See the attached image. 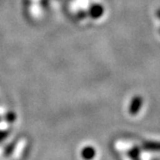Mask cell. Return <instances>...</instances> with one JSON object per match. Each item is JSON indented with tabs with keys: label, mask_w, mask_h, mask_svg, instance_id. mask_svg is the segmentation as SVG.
<instances>
[{
	"label": "cell",
	"mask_w": 160,
	"mask_h": 160,
	"mask_svg": "<svg viewBox=\"0 0 160 160\" xmlns=\"http://www.w3.org/2000/svg\"><path fill=\"white\" fill-rule=\"evenodd\" d=\"M129 156L132 160H140L139 159V150L138 148H133V150L129 152Z\"/></svg>",
	"instance_id": "cell-4"
},
{
	"label": "cell",
	"mask_w": 160,
	"mask_h": 160,
	"mask_svg": "<svg viewBox=\"0 0 160 160\" xmlns=\"http://www.w3.org/2000/svg\"><path fill=\"white\" fill-rule=\"evenodd\" d=\"M96 150L93 147H86L81 151V156L85 160H92L96 156Z\"/></svg>",
	"instance_id": "cell-2"
},
{
	"label": "cell",
	"mask_w": 160,
	"mask_h": 160,
	"mask_svg": "<svg viewBox=\"0 0 160 160\" xmlns=\"http://www.w3.org/2000/svg\"><path fill=\"white\" fill-rule=\"evenodd\" d=\"M142 104H143V98L139 96L134 97L129 104V113L131 115H136L141 110Z\"/></svg>",
	"instance_id": "cell-1"
},
{
	"label": "cell",
	"mask_w": 160,
	"mask_h": 160,
	"mask_svg": "<svg viewBox=\"0 0 160 160\" xmlns=\"http://www.w3.org/2000/svg\"><path fill=\"white\" fill-rule=\"evenodd\" d=\"M144 148L147 151H160V142H147L144 144Z\"/></svg>",
	"instance_id": "cell-3"
}]
</instances>
